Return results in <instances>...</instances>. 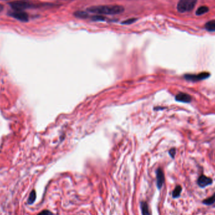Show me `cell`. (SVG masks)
<instances>
[{"mask_svg": "<svg viewBox=\"0 0 215 215\" xmlns=\"http://www.w3.org/2000/svg\"><path fill=\"white\" fill-rule=\"evenodd\" d=\"M87 11L97 15H117L124 11V8L119 5L95 6L87 8Z\"/></svg>", "mask_w": 215, "mask_h": 215, "instance_id": "6da1fadb", "label": "cell"}, {"mask_svg": "<svg viewBox=\"0 0 215 215\" xmlns=\"http://www.w3.org/2000/svg\"><path fill=\"white\" fill-rule=\"evenodd\" d=\"M13 11L24 12L26 9L35 7V5L30 2L28 0H16L8 3Z\"/></svg>", "mask_w": 215, "mask_h": 215, "instance_id": "7a4b0ae2", "label": "cell"}, {"mask_svg": "<svg viewBox=\"0 0 215 215\" xmlns=\"http://www.w3.org/2000/svg\"><path fill=\"white\" fill-rule=\"evenodd\" d=\"M198 0H179L177 9L179 13H186L192 11L197 3Z\"/></svg>", "mask_w": 215, "mask_h": 215, "instance_id": "3957f363", "label": "cell"}, {"mask_svg": "<svg viewBox=\"0 0 215 215\" xmlns=\"http://www.w3.org/2000/svg\"><path fill=\"white\" fill-rule=\"evenodd\" d=\"M209 76H210V74L209 72H203L201 73H199L197 74H188L184 75V77L188 81L195 82V81H201V80L208 79Z\"/></svg>", "mask_w": 215, "mask_h": 215, "instance_id": "277c9868", "label": "cell"}, {"mask_svg": "<svg viewBox=\"0 0 215 215\" xmlns=\"http://www.w3.org/2000/svg\"><path fill=\"white\" fill-rule=\"evenodd\" d=\"M8 15L11 17L16 19L21 22H27L29 20V16L25 12L21 11H12L9 12Z\"/></svg>", "mask_w": 215, "mask_h": 215, "instance_id": "5b68a950", "label": "cell"}, {"mask_svg": "<svg viewBox=\"0 0 215 215\" xmlns=\"http://www.w3.org/2000/svg\"><path fill=\"white\" fill-rule=\"evenodd\" d=\"M213 180L211 178L203 175H201L198 180V184L201 188H205L206 186H208L211 184Z\"/></svg>", "mask_w": 215, "mask_h": 215, "instance_id": "8992f818", "label": "cell"}, {"mask_svg": "<svg viewBox=\"0 0 215 215\" xmlns=\"http://www.w3.org/2000/svg\"><path fill=\"white\" fill-rule=\"evenodd\" d=\"M175 100L179 101V102H182V103H189L191 101L192 98L190 95H189L187 93H179L177 94L175 96Z\"/></svg>", "mask_w": 215, "mask_h": 215, "instance_id": "52a82bcc", "label": "cell"}, {"mask_svg": "<svg viewBox=\"0 0 215 215\" xmlns=\"http://www.w3.org/2000/svg\"><path fill=\"white\" fill-rule=\"evenodd\" d=\"M165 177L162 170L159 168L157 171V186L158 189H161L164 182Z\"/></svg>", "mask_w": 215, "mask_h": 215, "instance_id": "ba28073f", "label": "cell"}, {"mask_svg": "<svg viewBox=\"0 0 215 215\" xmlns=\"http://www.w3.org/2000/svg\"><path fill=\"white\" fill-rule=\"evenodd\" d=\"M204 28L208 32H215V20L208 21L204 25Z\"/></svg>", "mask_w": 215, "mask_h": 215, "instance_id": "9c48e42d", "label": "cell"}, {"mask_svg": "<svg viewBox=\"0 0 215 215\" xmlns=\"http://www.w3.org/2000/svg\"><path fill=\"white\" fill-rule=\"evenodd\" d=\"M140 207L142 209V215H150L148 206L146 202H141Z\"/></svg>", "mask_w": 215, "mask_h": 215, "instance_id": "30bf717a", "label": "cell"}, {"mask_svg": "<svg viewBox=\"0 0 215 215\" xmlns=\"http://www.w3.org/2000/svg\"><path fill=\"white\" fill-rule=\"evenodd\" d=\"M209 8L208 7H206V6H201V7H199L197 9V10L196 12V15H198V16L202 15H203L204 13H208L209 12Z\"/></svg>", "mask_w": 215, "mask_h": 215, "instance_id": "8fae6325", "label": "cell"}, {"mask_svg": "<svg viewBox=\"0 0 215 215\" xmlns=\"http://www.w3.org/2000/svg\"><path fill=\"white\" fill-rule=\"evenodd\" d=\"M36 192L35 190H32L31 191V193H30L29 197L28 198L27 202L28 204H34V203L35 202V199H36Z\"/></svg>", "mask_w": 215, "mask_h": 215, "instance_id": "7c38bea8", "label": "cell"}, {"mask_svg": "<svg viewBox=\"0 0 215 215\" xmlns=\"http://www.w3.org/2000/svg\"><path fill=\"white\" fill-rule=\"evenodd\" d=\"M181 191H182V188L180 186H176V188L174 189V190L172 192V197L174 198H179L181 193Z\"/></svg>", "mask_w": 215, "mask_h": 215, "instance_id": "4fadbf2b", "label": "cell"}, {"mask_svg": "<svg viewBox=\"0 0 215 215\" xmlns=\"http://www.w3.org/2000/svg\"><path fill=\"white\" fill-rule=\"evenodd\" d=\"M215 202V193L211 196L204 199L203 203L206 205H211Z\"/></svg>", "mask_w": 215, "mask_h": 215, "instance_id": "5bb4252c", "label": "cell"}, {"mask_svg": "<svg viewBox=\"0 0 215 215\" xmlns=\"http://www.w3.org/2000/svg\"><path fill=\"white\" fill-rule=\"evenodd\" d=\"M74 15L76 16V17H78V18H86L89 16L88 15V13L85 12H83V11H78V12H76L75 13H74Z\"/></svg>", "mask_w": 215, "mask_h": 215, "instance_id": "9a60e30c", "label": "cell"}, {"mask_svg": "<svg viewBox=\"0 0 215 215\" xmlns=\"http://www.w3.org/2000/svg\"><path fill=\"white\" fill-rule=\"evenodd\" d=\"M91 19L92 20H94V21H104L105 18L100 15H96L92 16Z\"/></svg>", "mask_w": 215, "mask_h": 215, "instance_id": "2e32d148", "label": "cell"}, {"mask_svg": "<svg viewBox=\"0 0 215 215\" xmlns=\"http://www.w3.org/2000/svg\"><path fill=\"white\" fill-rule=\"evenodd\" d=\"M137 18H129V19L126 20L124 21H123L122 23L123 24H125V25H130V24H132V23H134L135 21H137Z\"/></svg>", "mask_w": 215, "mask_h": 215, "instance_id": "e0dca14e", "label": "cell"}, {"mask_svg": "<svg viewBox=\"0 0 215 215\" xmlns=\"http://www.w3.org/2000/svg\"><path fill=\"white\" fill-rule=\"evenodd\" d=\"M37 215H53V213L48 210H44L40 213H39Z\"/></svg>", "mask_w": 215, "mask_h": 215, "instance_id": "ac0fdd59", "label": "cell"}, {"mask_svg": "<svg viewBox=\"0 0 215 215\" xmlns=\"http://www.w3.org/2000/svg\"><path fill=\"white\" fill-rule=\"evenodd\" d=\"M169 154L170 156L174 158V156H175V148H172L169 150Z\"/></svg>", "mask_w": 215, "mask_h": 215, "instance_id": "d6986e66", "label": "cell"}, {"mask_svg": "<svg viewBox=\"0 0 215 215\" xmlns=\"http://www.w3.org/2000/svg\"><path fill=\"white\" fill-rule=\"evenodd\" d=\"M4 10V6L2 4H0V13H1Z\"/></svg>", "mask_w": 215, "mask_h": 215, "instance_id": "ffe728a7", "label": "cell"}, {"mask_svg": "<svg viewBox=\"0 0 215 215\" xmlns=\"http://www.w3.org/2000/svg\"><path fill=\"white\" fill-rule=\"evenodd\" d=\"M6 1H7V0H6Z\"/></svg>", "mask_w": 215, "mask_h": 215, "instance_id": "44dd1931", "label": "cell"}]
</instances>
